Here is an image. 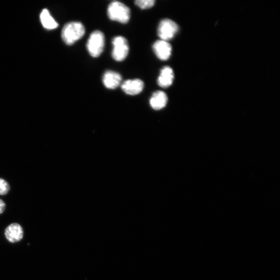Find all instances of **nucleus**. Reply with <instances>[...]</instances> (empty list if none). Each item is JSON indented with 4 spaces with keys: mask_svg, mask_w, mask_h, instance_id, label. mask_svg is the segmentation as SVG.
I'll use <instances>...</instances> for the list:
<instances>
[{
    "mask_svg": "<svg viewBox=\"0 0 280 280\" xmlns=\"http://www.w3.org/2000/svg\"><path fill=\"white\" fill-rule=\"evenodd\" d=\"M5 236L10 242L12 243L18 242L23 238V229L19 224H11L6 229Z\"/></svg>",
    "mask_w": 280,
    "mask_h": 280,
    "instance_id": "obj_8",
    "label": "nucleus"
},
{
    "mask_svg": "<svg viewBox=\"0 0 280 280\" xmlns=\"http://www.w3.org/2000/svg\"><path fill=\"white\" fill-rule=\"evenodd\" d=\"M153 50L157 57L161 60H168L171 55L172 47L167 41L159 40L153 46Z\"/></svg>",
    "mask_w": 280,
    "mask_h": 280,
    "instance_id": "obj_6",
    "label": "nucleus"
},
{
    "mask_svg": "<svg viewBox=\"0 0 280 280\" xmlns=\"http://www.w3.org/2000/svg\"><path fill=\"white\" fill-rule=\"evenodd\" d=\"M40 20L43 26L49 30L54 29L58 27V24L50 15L49 11L44 9L40 15Z\"/></svg>",
    "mask_w": 280,
    "mask_h": 280,
    "instance_id": "obj_12",
    "label": "nucleus"
},
{
    "mask_svg": "<svg viewBox=\"0 0 280 280\" xmlns=\"http://www.w3.org/2000/svg\"><path fill=\"white\" fill-rule=\"evenodd\" d=\"M155 3L154 0H137L135 4L143 10L148 9L152 8Z\"/></svg>",
    "mask_w": 280,
    "mask_h": 280,
    "instance_id": "obj_13",
    "label": "nucleus"
},
{
    "mask_svg": "<svg viewBox=\"0 0 280 280\" xmlns=\"http://www.w3.org/2000/svg\"><path fill=\"white\" fill-rule=\"evenodd\" d=\"M10 189V187L5 180L0 178V195H5L8 193Z\"/></svg>",
    "mask_w": 280,
    "mask_h": 280,
    "instance_id": "obj_14",
    "label": "nucleus"
},
{
    "mask_svg": "<svg viewBox=\"0 0 280 280\" xmlns=\"http://www.w3.org/2000/svg\"><path fill=\"white\" fill-rule=\"evenodd\" d=\"M85 29L80 22H71L63 27L61 37L63 42L68 45H72L84 36Z\"/></svg>",
    "mask_w": 280,
    "mask_h": 280,
    "instance_id": "obj_1",
    "label": "nucleus"
},
{
    "mask_svg": "<svg viewBox=\"0 0 280 280\" xmlns=\"http://www.w3.org/2000/svg\"><path fill=\"white\" fill-rule=\"evenodd\" d=\"M168 102L167 95L162 91L155 92L150 100L151 107L155 110H160L164 108Z\"/></svg>",
    "mask_w": 280,
    "mask_h": 280,
    "instance_id": "obj_11",
    "label": "nucleus"
},
{
    "mask_svg": "<svg viewBox=\"0 0 280 280\" xmlns=\"http://www.w3.org/2000/svg\"><path fill=\"white\" fill-rule=\"evenodd\" d=\"M104 43L103 33L98 30L93 32L87 43V48L90 55L94 58L100 56L103 51Z\"/></svg>",
    "mask_w": 280,
    "mask_h": 280,
    "instance_id": "obj_3",
    "label": "nucleus"
},
{
    "mask_svg": "<svg viewBox=\"0 0 280 280\" xmlns=\"http://www.w3.org/2000/svg\"><path fill=\"white\" fill-rule=\"evenodd\" d=\"M144 89V83L139 79L129 80L121 84L122 90L127 95H136L142 93Z\"/></svg>",
    "mask_w": 280,
    "mask_h": 280,
    "instance_id": "obj_7",
    "label": "nucleus"
},
{
    "mask_svg": "<svg viewBox=\"0 0 280 280\" xmlns=\"http://www.w3.org/2000/svg\"><path fill=\"white\" fill-rule=\"evenodd\" d=\"M6 205L5 202L2 199H0V215L2 214L5 210Z\"/></svg>",
    "mask_w": 280,
    "mask_h": 280,
    "instance_id": "obj_15",
    "label": "nucleus"
},
{
    "mask_svg": "<svg viewBox=\"0 0 280 280\" xmlns=\"http://www.w3.org/2000/svg\"><path fill=\"white\" fill-rule=\"evenodd\" d=\"M108 15L112 21L121 24H127L130 18V10L124 4L118 2H114L108 7Z\"/></svg>",
    "mask_w": 280,
    "mask_h": 280,
    "instance_id": "obj_2",
    "label": "nucleus"
},
{
    "mask_svg": "<svg viewBox=\"0 0 280 280\" xmlns=\"http://www.w3.org/2000/svg\"><path fill=\"white\" fill-rule=\"evenodd\" d=\"M102 81L106 87L110 90H114L121 83L122 78L116 72L108 71L104 74Z\"/></svg>",
    "mask_w": 280,
    "mask_h": 280,
    "instance_id": "obj_9",
    "label": "nucleus"
},
{
    "mask_svg": "<svg viewBox=\"0 0 280 280\" xmlns=\"http://www.w3.org/2000/svg\"><path fill=\"white\" fill-rule=\"evenodd\" d=\"M113 58L117 61H122L127 57L129 48L127 40L122 37H115L112 41Z\"/></svg>",
    "mask_w": 280,
    "mask_h": 280,
    "instance_id": "obj_4",
    "label": "nucleus"
},
{
    "mask_svg": "<svg viewBox=\"0 0 280 280\" xmlns=\"http://www.w3.org/2000/svg\"><path fill=\"white\" fill-rule=\"evenodd\" d=\"M174 80V73L172 68L169 66L163 67L158 78L157 83L160 86L167 88L170 86Z\"/></svg>",
    "mask_w": 280,
    "mask_h": 280,
    "instance_id": "obj_10",
    "label": "nucleus"
},
{
    "mask_svg": "<svg viewBox=\"0 0 280 280\" xmlns=\"http://www.w3.org/2000/svg\"><path fill=\"white\" fill-rule=\"evenodd\" d=\"M178 30V26L175 22L169 19H165L160 23L158 35L161 40L167 42L174 37Z\"/></svg>",
    "mask_w": 280,
    "mask_h": 280,
    "instance_id": "obj_5",
    "label": "nucleus"
}]
</instances>
